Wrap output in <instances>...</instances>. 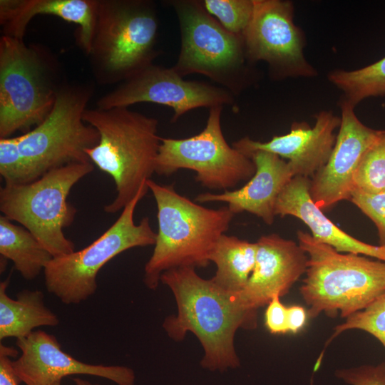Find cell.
I'll list each match as a JSON object with an SVG mask.
<instances>
[{
  "mask_svg": "<svg viewBox=\"0 0 385 385\" xmlns=\"http://www.w3.org/2000/svg\"><path fill=\"white\" fill-rule=\"evenodd\" d=\"M195 268L182 267L164 272L160 282L172 291L178 307L176 315L163 324L168 337L182 341L192 332L204 350L200 364L210 371L236 368L240 360L234 339L240 328L254 329L257 317L243 311L234 294L217 286L211 279L199 276Z\"/></svg>",
  "mask_w": 385,
  "mask_h": 385,
  "instance_id": "obj_1",
  "label": "cell"
},
{
  "mask_svg": "<svg viewBox=\"0 0 385 385\" xmlns=\"http://www.w3.org/2000/svg\"><path fill=\"white\" fill-rule=\"evenodd\" d=\"M157 205L158 229L153 252L144 270V283L155 289L161 274L182 267H205L234 214L227 206L204 207L178 193L173 185L147 180Z\"/></svg>",
  "mask_w": 385,
  "mask_h": 385,
  "instance_id": "obj_2",
  "label": "cell"
},
{
  "mask_svg": "<svg viewBox=\"0 0 385 385\" xmlns=\"http://www.w3.org/2000/svg\"><path fill=\"white\" fill-rule=\"evenodd\" d=\"M84 121L98 133V144L86 149L91 162L108 174L115 185L108 213L123 210L155 170L161 138L156 118L128 107L87 108Z\"/></svg>",
  "mask_w": 385,
  "mask_h": 385,
  "instance_id": "obj_3",
  "label": "cell"
},
{
  "mask_svg": "<svg viewBox=\"0 0 385 385\" xmlns=\"http://www.w3.org/2000/svg\"><path fill=\"white\" fill-rule=\"evenodd\" d=\"M297 236L308 257L299 292L309 319L321 313L346 318L385 293V262L337 252L304 231Z\"/></svg>",
  "mask_w": 385,
  "mask_h": 385,
  "instance_id": "obj_4",
  "label": "cell"
},
{
  "mask_svg": "<svg viewBox=\"0 0 385 385\" xmlns=\"http://www.w3.org/2000/svg\"><path fill=\"white\" fill-rule=\"evenodd\" d=\"M159 20L149 0H98L89 53L94 78L120 84L154 63Z\"/></svg>",
  "mask_w": 385,
  "mask_h": 385,
  "instance_id": "obj_5",
  "label": "cell"
},
{
  "mask_svg": "<svg viewBox=\"0 0 385 385\" xmlns=\"http://www.w3.org/2000/svg\"><path fill=\"white\" fill-rule=\"evenodd\" d=\"M58 63L38 45L0 38V138L29 131L51 112L61 85Z\"/></svg>",
  "mask_w": 385,
  "mask_h": 385,
  "instance_id": "obj_6",
  "label": "cell"
},
{
  "mask_svg": "<svg viewBox=\"0 0 385 385\" xmlns=\"http://www.w3.org/2000/svg\"><path fill=\"white\" fill-rule=\"evenodd\" d=\"M94 169L91 162L53 169L31 183L0 189V210L27 229L53 257L75 251L63 233L73 222L76 209L67 201L72 188Z\"/></svg>",
  "mask_w": 385,
  "mask_h": 385,
  "instance_id": "obj_7",
  "label": "cell"
},
{
  "mask_svg": "<svg viewBox=\"0 0 385 385\" xmlns=\"http://www.w3.org/2000/svg\"><path fill=\"white\" fill-rule=\"evenodd\" d=\"M93 92L88 83L64 81L44 120L16 136L33 181L53 169L91 162L85 150L98 144L99 135L83 117Z\"/></svg>",
  "mask_w": 385,
  "mask_h": 385,
  "instance_id": "obj_8",
  "label": "cell"
},
{
  "mask_svg": "<svg viewBox=\"0 0 385 385\" xmlns=\"http://www.w3.org/2000/svg\"><path fill=\"white\" fill-rule=\"evenodd\" d=\"M148 190L146 182L115 222L91 244L47 263L43 273L48 292L66 304H79L96 292L97 274L108 262L129 249L155 245L156 232L149 218L134 222L135 207Z\"/></svg>",
  "mask_w": 385,
  "mask_h": 385,
  "instance_id": "obj_9",
  "label": "cell"
},
{
  "mask_svg": "<svg viewBox=\"0 0 385 385\" xmlns=\"http://www.w3.org/2000/svg\"><path fill=\"white\" fill-rule=\"evenodd\" d=\"M180 31V50L172 68L182 77L204 75L233 95L245 87L248 60L242 38L225 29L200 1L171 0Z\"/></svg>",
  "mask_w": 385,
  "mask_h": 385,
  "instance_id": "obj_10",
  "label": "cell"
},
{
  "mask_svg": "<svg viewBox=\"0 0 385 385\" xmlns=\"http://www.w3.org/2000/svg\"><path fill=\"white\" fill-rule=\"evenodd\" d=\"M222 108L209 109L206 126L195 135L161 138L155 173L169 176L180 169L191 170L202 186L224 191L249 180L255 173V165L226 141L221 127Z\"/></svg>",
  "mask_w": 385,
  "mask_h": 385,
  "instance_id": "obj_11",
  "label": "cell"
},
{
  "mask_svg": "<svg viewBox=\"0 0 385 385\" xmlns=\"http://www.w3.org/2000/svg\"><path fill=\"white\" fill-rule=\"evenodd\" d=\"M293 14L289 1L254 0L252 17L242 36L250 62H266L277 78L317 74L304 58V37Z\"/></svg>",
  "mask_w": 385,
  "mask_h": 385,
  "instance_id": "obj_12",
  "label": "cell"
},
{
  "mask_svg": "<svg viewBox=\"0 0 385 385\" xmlns=\"http://www.w3.org/2000/svg\"><path fill=\"white\" fill-rule=\"evenodd\" d=\"M234 95L227 89L205 82L186 81L172 67L151 64L101 97L96 108L128 107L153 103L170 107L175 122L198 108L232 105Z\"/></svg>",
  "mask_w": 385,
  "mask_h": 385,
  "instance_id": "obj_13",
  "label": "cell"
},
{
  "mask_svg": "<svg viewBox=\"0 0 385 385\" xmlns=\"http://www.w3.org/2000/svg\"><path fill=\"white\" fill-rule=\"evenodd\" d=\"M340 107V125L332 153L326 164L310 178V195L322 211L350 200L356 171L379 133L363 124L354 106L344 98Z\"/></svg>",
  "mask_w": 385,
  "mask_h": 385,
  "instance_id": "obj_14",
  "label": "cell"
},
{
  "mask_svg": "<svg viewBox=\"0 0 385 385\" xmlns=\"http://www.w3.org/2000/svg\"><path fill=\"white\" fill-rule=\"evenodd\" d=\"M21 356L13 361L14 373L26 385H51L65 376L91 375L108 379L117 385H134V371L124 366L86 364L63 351L55 336L34 331L18 339Z\"/></svg>",
  "mask_w": 385,
  "mask_h": 385,
  "instance_id": "obj_15",
  "label": "cell"
},
{
  "mask_svg": "<svg viewBox=\"0 0 385 385\" xmlns=\"http://www.w3.org/2000/svg\"><path fill=\"white\" fill-rule=\"evenodd\" d=\"M255 265L245 288L234 294L245 312L257 317V309L276 295L287 294L305 274L308 257L298 243L277 234L260 237Z\"/></svg>",
  "mask_w": 385,
  "mask_h": 385,
  "instance_id": "obj_16",
  "label": "cell"
},
{
  "mask_svg": "<svg viewBox=\"0 0 385 385\" xmlns=\"http://www.w3.org/2000/svg\"><path fill=\"white\" fill-rule=\"evenodd\" d=\"M339 125L340 118L323 111L317 115L312 128L306 123H294L289 133L267 142L245 137L232 146L248 157L259 150L274 153L287 159L294 176L312 178L327 162L336 140L334 130Z\"/></svg>",
  "mask_w": 385,
  "mask_h": 385,
  "instance_id": "obj_17",
  "label": "cell"
},
{
  "mask_svg": "<svg viewBox=\"0 0 385 385\" xmlns=\"http://www.w3.org/2000/svg\"><path fill=\"white\" fill-rule=\"evenodd\" d=\"M250 158L255 165L256 171L244 186L221 193H201L195 202H226L234 215L248 212L266 224L272 225L276 216L278 197L294 175L288 162L274 153L259 150Z\"/></svg>",
  "mask_w": 385,
  "mask_h": 385,
  "instance_id": "obj_18",
  "label": "cell"
},
{
  "mask_svg": "<svg viewBox=\"0 0 385 385\" xmlns=\"http://www.w3.org/2000/svg\"><path fill=\"white\" fill-rule=\"evenodd\" d=\"M310 178L294 176L279 194L275 214L299 219L317 241L337 252L374 257L385 262V245H373L351 236L329 220L319 208L309 193Z\"/></svg>",
  "mask_w": 385,
  "mask_h": 385,
  "instance_id": "obj_19",
  "label": "cell"
},
{
  "mask_svg": "<svg viewBox=\"0 0 385 385\" xmlns=\"http://www.w3.org/2000/svg\"><path fill=\"white\" fill-rule=\"evenodd\" d=\"M98 0H1L3 35L24 38L31 20L52 15L78 26L76 42L88 54L96 23Z\"/></svg>",
  "mask_w": 385,
  "mask_h": 385,
  "instance_id": "obj_20",
  "label": "cell"
},
{
  "mask_svg": "<svg viewBox=\"0 0 385 385\" xmlns=\"http://www.w3.org/2000/svg\"><path fill=\"white\" fill-rule=\"evenodd\" d=\"M9 277L0 283V339L28 337L38 327H55L57 315L45 304L40 290L24 289L16 299L6 294Z\"/></svg>",
  "mask_w": 385,
  "mask_h": 385,
  "instance_id": "obj_21",
  "label": "cell"
},
{
  "mask_svg": "<svg viewBox=\"0 0 385 385\" xmlns=\"http://www.w3.org/2000/svg\"><path fill=\"white\" fill-rule=\"evenodd\" d=\"M257 250V242L222 235L209 256L210 262H214L217 267L211 279L223 290L238 294L246 286L253 271Z\"/></svg>",
  "mask_w": 385,
  "mask_h": 385,
  "instance_id": "obj_22",
  "label": "cell"
},
{
  "mask_svg": "<svg viewBox=\"0 0 385 385\" xmlns=\"http://www.w3.org/2000/svg\"><path fill=\"white\" fill-rule=\"evenodd\" d=\"M0 254L13 262L27 280L36 278L53 258L51 253L25 227L0 216Z\"/></svg>",
  "mask_w": 385,
  "mask_h": 385,
  "instance_id": "obj_23",
  "label": "cell"
},
{
  "mask_svg": "<svg viewBox=\"0 0 385 385\" xmlns=\"http://www.w3.org/2000/svg\"><path fill=\"white\" fill-rule=\"evenodd\" d=\"M328 78L355 107L366 98L385 95V57L357 70L332 71Z\"/></svg>",
  "mask_w": 385,
  "mask_h": 385,
  "instance_id": "obj_24",
  "label": "cell"
},
{
  "mask_svg": "<svg viewBox=\"0 0 385 385\" xmlns=\"http://www.w3.org/2000/svg\"><path fill=\"white\" fill-rule=\"evenodd\" d=\"M354 190L369 193L385 190V130L364 155L354 178Z\"/></svg>",
  "mask_w": 385,
  "mask_h": 385,
  "instance_id": "obj_25",
  "label": "cell"
},
{
  "mask_svg": "<svg viewBox=\"0 0 385 385\" xmlns=\"http://www.w3.org/2000/svg\"><path fill=\"white\" fill-rule=\"evenodd\" d=\"M359 329L368 332L377 339L385 348V293L382 294L364 309L346 318L345 322L335 327L326 342V347L345 331Z\"/></svg>",
  "mask_w": 385,
  "mask_h": 385,
  "instance_id": "obj_26",
  "label": "cell"
},
{
  "mask_svg": "<svg viewBox=\"0 0 385 385\" xmlns=\"http://www.w3.org/2000/svg\"><path fill=\"white\" fill-rule=\"evenodd\" d=\"M200 2L225 29L242 36L252 17L254 0H202Z\"/></svg>",
  "mask_w": 385,
  "mask_h": 385,
  "instance_id": "obj_27",
  "label": "cell"
},
{
  "mask_svg": "<svg viewBox=\"0 0 385 385\" xmlns=\"http://www.w3.org/2000/svg\"><path fill=\"white\" fill-rule=\"evenodd\" d=\"M0 174L6 185H23L33 181L20 153L16 137L0 138Z\"/></svg>",
  "mask_w": 385,
  "mask_h": 385,
  "instance_id": "obj_28",
  "label": "cell"
},
{
  "mask_svg": "<svg viewBox=\"0 0 385 385\" xmlns=\"http://www.w3.org/2000/svg\"><path fill=\"white\" fill-rule=\"evenodd\" d=\"M350 200L374 223L379 245H385V190L369 193L354 190Z\"/></svg>",
  "mask_w": 385,
  "mask_h": 385,
  "instance_id": "obj_29",
  "label": "cell"
},
{
  "mask_svg": "<svg viewBox=\"0 0 385 385\" xmlns=\"http://www.w3.org/2000/svg\"><path fill=\"white\" fill-rule=\"evenodd\" d=\"M335 376L349 385H385V362L337 369Z\"/></svg>",
  "mask_w": 385,
  "mask_h": 385,
  "instance_id": "obj_30",
  "label": "cell"
},
{
  "mask_svg": "<svg viewBox=\"0 0 385 385\" xmlns=\"http://www.w3.org/2000/svg\"><path fill=\"white\" fill-rule=\"evenodd\" d=\"M287 307L274 296L267 304L265 314V326L272 334H284L288 332L287 321Z\"/></svg>",
  "mask_w": 385,
  "mask_h": 385,
  "instance_id": "obj_31",
  "label": "cell"
},
{
  "mask_svg": "<svg viewBox=\"0 0 385 385\" xmlns=\"http://www.w3.org/2000/svg\"><path fill=\"white\" fill-rule=\"evenodd\" d=\"M18 355V351L11 346L0 344V385H18L11 358Z\"/></svg>",
  "mask_w": 385,
  "mask_h": 385,
  "instance_id": "obj_32",
  "label": "cell"
},
{
  "mask_svg": "<svg viewBox=\"0 0 385 385\" xmlns=\"http://www.w3.org/2000/svg\"><path fill=\"white\" fill-rule=\"evenodd\" d=\"M305 309L299 305L287 307V321L288 332L294 334L299 332L305 325L307 319Z\"/></svg>",
  "mask_w": 385,
  "mask_h": 385,
  "instance_id": "obj_33",
  "label": "cell"
},
{
  "mask_svg": "<svg viewBox=\"0 0 385 385\" xmlns=\"http://www.w3.org/2000/svg\"><path fill=\"white\" fill-rule=\"evenodd\" d=\"M73 381L76 385H99L97 384H92L91 382L86 379H83L78 377L73 378Z\"/></svg>",
  "mask_w": 385,
  "mask_h": 385,
  "instance_id": "obj_34",
  "label": "cell"
},
{
  "mask_svg": "<svg viewBox=\"0 0 385 385\" xmlns=\"http://www.w3.org/2000/svg\"><path fill=\"white\" fill-rule=\"evenodd\" d=\"M61 381H56V382H55V383H53V384H51V385H61Z\"/></svg>",
  "mask_w": 385,
  "mask_h": 385,
  "instance_id": "obj_35",
  "label": "cell"
}]
</instances>
